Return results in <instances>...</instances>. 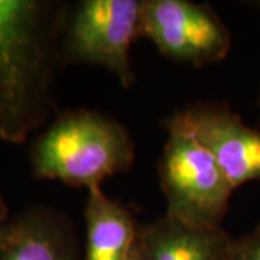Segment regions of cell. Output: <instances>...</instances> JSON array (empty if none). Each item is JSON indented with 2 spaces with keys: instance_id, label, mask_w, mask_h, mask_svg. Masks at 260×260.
<instances>
[{
  "instance_id": "277c9868",
  "label": "cell",
  "mask_w": 260,
  "mask_h": 260,
  "mask_svg": "<svg viewBox=\"0 0 260 260\" xmlns=\"http://www.w3.org/2000/svg\"><path fill=\"white\" fill-rule=\"evenodd\" d=\"M164 124L168 136L158 172L165 215L198 229H223L236 189L198 140L177 126Z\"/></svg>"
},
{
  "instance_id": "4fadbf2b",
  "label": "cell",
  "mask_w": 260,
  "mask_h": 260,
  "mask_svg": "<svg viewBox=\"0 0 260 260\" xmlns=\"http://www.w3.org/2000/svg\"><path fill=\"white\" fill-rule=\"evenodd\" d=\"M129 260H140L139 253H138V247H135V250H133V253L130 254Z\"/></svg>"
},
{
  "instance_id": "ba28073f",
  "label": "cell",
  "mask_w": 260,
  "mask_h": 260,
  "mask_svg": "<svg viewBox=\"0 0 260 260\" xmlns=\"http://www.w3.org/2000/svg\"><path fill=\"white\" fill-rule=\"evenodd\" d=\"M233 237L223 229H198L162 215L142 225L140 260H230Z\"/></svg>"
},
{
  "instance_id": "7a4b0ae2",
  "label": "cell",
  "mask_w": 260,
  "mask_h": 260,
  "mask_svg": "<svg viewBox=\"0 0 260 260\" xmlns=\"http://www.w3.org/2000/svg\"><path fill=\"white\" fill-rule=\"evenodd\" d=\"M32 175L87 189L129 171L135 143L120 121L90 109L59 113L29 149Z\"/></svg>"
},
{
  "instance_id": "7c38bea8",
  "label": "cell",
  "mask_w": 260,
  "mask_h": 260,
  "mask_svg": "<svg viewBox=\"0 0 260 260\" xmlns=\"http://www.w3.org/2000/svg\"><path fill=\"white\" fill-rule=\"evenodd\" d=\"M6 221H9V208H8L6 200H5L2 188H0V224L6 223Z\"/></svg>"
},
{
  "instance_id": "5b68a950",
  "label": "cell",
  "mask_w": 260,
  "mask_h": 260,
  "mask_svg": "<svg viewBox=\"0 0 260 260\" xmlns=\"http://www.w3.org/2000/svg\"><path fill=\"white\" fill-rule=\"evenodd\" d=\"M140 38L168 59L195 68L223 61L233 42L217 12L191 0H142Z\"/></svg>"
},
{
  "instance_id": "9a60e30c",
  "label": "cell",
  "mask_w": 260,
  "mask_h": 260,
  "mask_svg": "<svg viewBox=\"0 0 260 260\" xmlns=\"http://www.w3.org/2000/svg\"><path fill=\"white\" fill-rule=\"evenodd\" d=\"M257 107H259V110H260V90H259V94H257Z\"/></svg>"
},
{
  "instance_id": "6da1fadb",
  "label": "cell",
  "mask_w": 260,
  "mask_h": 260,
  "mask_svg": "<svg viewBox=\"0 0 260 260\" xmlns=\"http://www.w3.org/2000/svg\"><path fill=\"white\" fill-rule=\"evenodd\" d=\"M65 3L0 0V138L20 145L54 109Z\"/></svg>"
},
{
  "instance_id": "30bf717a",
  "label": "cell",
  "mask_w": 260,
  "mask_h": 260,
  "mask_svg": "<svg viewBox=\"0 0 260 260\" xmlns=\"http://www.w3.org/2000/svg\"><path fill=\"white\" fill-rule=\"evenodd\" d=\"M230 260H260V223L250 233L233 237Z\"/></svg>"
},
{
  "instance_id": "9c48e42d",
  "label": "cell",
  "mask_w": 260,
  "mask_h": 260,
  "mask_svg": "<svg viewBox=\"0 0 260 260\" xmlns=\"http://www.w3.org/2000/svg\"><path fill=\"white\" fill-rule=\"evenodd\" d=\"M87 191L83 260H129L140 230L132 213L106 195L102 186Z\"/></svg>"
},
{
  "instance_id": "52a82bcc",
  "label": "cell",
  "mask_w": 260,
  "mask_h": 260,
  "mask_svg": "<svg viewBox=\"0 0 260 260\" xmlns=\"http://www.w3.org/2000/svg\"><path fill=\"white\" fill-rule=\"evenodd\" d=\"M10 223L0 260H83L74 223L62 211L32 205Z\"/></svg>"
},
{
  "instance_id": "3957f363",
  "label": "cell",
  "mask_w": 260,
  "mask_h": 260,
  "mask_svg": "<svg viewBox=\"0 0 260 260\" xmlns=\"http://www.w3.org/2000/svg\"><path fill=\"white\" fill-rule=\"evenodd\" d=\"M142 0H80L65 5L59 29L61 65H93L121 87L135 84L130 49L140 38Z\"/></svg>"
},
{
  "instance_id": "8fae6325",
  "label": "cell",
  "mask_w": 260,
  "mask_h": 260,
  "mask_svg": "<svg viewBox=\"0 0 260 260\" xmlns=\"http://www.w3.org/2000/svg\"><path fill=\"white\" fill-rule=\"evenodd\" d=\"M10 232H12V223H10V220L6 221V223L0 224V250L3 249V246L9 240Z\"/></svg>"
},
{
  "instance_id": "5bb4252c",
  "label": "cell",
  "mask_w": 260,
  "mask_h": 260,
  "mask_svg": "<svg viewBox=\"0 0 260 260\" xmlns=\"http://www.w3.org/2000/svg\"><path fill=\"white\" fill-rule=\"evenodd\" d=\"M250 5H254V8L260 10V2H253V3H250Z\"/></svg>"
},
{
  "instance_id": "8992f818",
  "label": "cell",
  "mask_w": 260,
  "mask_h": 260,
  "mask_svg": "<svg viewBox=\"0 0 260 260\" xmlns=\"http://www.w3.org/2000/svg\"><path fill=\"white\" fill-rule=\"evenodd\" d=\"M165 123L198 140L213 155L234 189L260 181V130L249 126L225 104L197 103L174 112Z\"/></svg>"
}]
</instances>
